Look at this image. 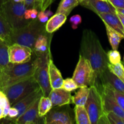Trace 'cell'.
I'll return each instance as SVG.
<instances>
[{
  "label": "cell",
  "mask_w": 124,
  "mask_h": 124,
  "mask_svg": "<svg viewBox=\"0 0 124 124\" xmlns=\"http://www.w3.org/2000/svg\"><path fill=\"white\" fill-rule=\"evenodd\" d=\"M7 42L0 39V71L9 63Z\"/></svg>",
  "instance_id": "cell-27"
},
{
  "label": "cell",
  "mask_w": 124,
  "mask_h": 124,
  "mask_svg": "<svg viewBox=\"0 0 124 124\" xmlns=\"http://www.w3.org/2000/svg\"><path fill=\"white\" fill-rule=\"evenodd\" d=\"M45 25L46 23H41L36 18L22 27L12 30L10 44L17 43L30 47L33 50L37 38L46 31Z\"/></svg>",
  "instance_id": "cell-3"
},
{
  "label": "cell",
  "mask_w": 124,
  "mask_h": 124,
  "mask_svg": "<svg viewBox=\"0 0 124 124\" xmlns=\"http://www.w3.org/2000/svg\"><path fill=\"white\" fill-rule=\"evenodd\" d=\"M108 69L110 71L116 75L124 83V66L121 62L116 64H112L109 63L108 65Z\"/></svg>",
  "instance_id": "cell-30"
},
{
  "label": "cell",
  "mask_w": 124,
  "mask_h": 124,
  "mask_svg": "<svg viewBox=\"0 0 124 124\" xmlns=\"http://www.w3.org/2000/svg\"><path fill=\"white\" fill-rule=\"evenodd\" d=\"M26 8L24 2L7 0L2 6V15L12 30L22 27L30 21L24 18Z\"/></svg>",
  "instance_id": "cell-4"
},
{
  "label": "cell",
  "mask_w": 124,
  "mask_h": 124,
  "mask_svg": "<svg viewBox=\"0 0 124 124\" xmlns=\"http://www.w3.org/2000/svg\"><path fill=\"white\" fill-rule=\"evenodd\" d=\"M89 88V93L85 107L88 113L91 124H97L98 118L105 113L103 110L102 96L96 86L91 85Z\"/></svg>",
  "instance_id": "cell-8"
},
{
  "label": "cell",
  "mask_w": 124,
  "mask_h": 124,
  "mask_svg": "<svg viewBox=\"0 0 124 124\" xmlns=\"http://www.w3.org/2000/svg\"><path fill=\"white\" fill-rule=\"evenodd\" d=\"M36 56L38 58V64L33 76L41 88L43 95L48 97L52 90L49 75V60L52 57L51 50Z\"/></svg>",
  "instance_id": "cell-6"
},
{
  "label": "cell",
  "mask_w": 124,
  "mask_h": 124,
  "mask_svg": "<svg viewBox=\"0 0 124 124\" xmlns=\"http://www.w3.org/2000/svg\"><path fill=\"white\" fill-rule=\"evenodd\" d=\"M81 17L79 15H74L71 17L69 22L71 24V27L73 29H77L78 25L81 24Z\"/></svg>",
  "instance_id": "cell-36"
},
{
  "label": "cell",
  "mask_w": 124,
  "mask_h": 124,
  "mask_svg": "<svg viewBox=\"0 0 124 124\" xmlns=\"http://www.w3.org/2000/svg\"><path fill=\"white\" fill-rule=\"evenodd\" d=\"M106 114L110 124H124V119L113 111H109Z\"/></svg>",
  "instance_id": "cell-33"
},
{
  "label": "cell",
  "mask_w": 124,
  "mask_h": 124,
  "mask_svg": "<svg viewBox=\"0 0 124 124\" xmlns=\"http://www.w3.org/2000/svg\"><path fill=\"white\" fill-rule=\"evenodd\" d=\"M18 111L16 108L13 107H11L10 108L9 111L8 115L7 117H9L7 120H9L10 122H13V121L18 117Z\"/></svg>",
  "instance_id": "cell-37"
},
{
  "label": "cell",
  "mask_w": 124,
  "mask_h": 124,
  "mask_svg": "<svg viewBox=\"0 0 124 124\" xmlns=\"http://www.w3.org/2000/svg\"><path fill=\"white\" fill-rule=\"evenodd\" d=\"M45 13L46 14V15L48 16L49 17H51L52 16V15H53V12H52V11H51L50 10H47L46 9V10L44 11Z\"/></svg>",
  "instance_id": "cell-42"
},
{
  "label": "cell",
  "mask_w": 124,
  "mask_h": 124,
  "mask_svg": "<svg viewBox=\"0 0 124 124\" xmlns=\"http://www.w3.org/2000/svg\"><path fill=\"white\" fill-rule=\"evenodd\" d=\"M54 0H25L24 6L26 8H36L38 11H45L51 6Z\"/></svg>",
  "instance_id": "cell-22"
},
{
  "label": "cell",
  "mask_w": 124,
  "mask_h": 124,
  "mask_svg": "<svg viewBox=\"0 0 124 124\" xmlns=\"http://www.w3.org/2000/svg\"><path fill=\"white\" fill-rule=\"evenodd\" d=\"M43 95V92L41 91V88H38L27 95V96L24 97V98L18 101V102L16 103L14 105L13 107L16 108L18 111V117L23 115L26 110H27L33 104L34 102L40 98L41 96ZM17 117V118H18ZM14 122V121H13Z\"/></svg>",
  "instance_id": "cell-17"
},
{
  "label": "cell",
  "mask_w": 124,
  "mask_h": 124,
  "mask_svg": "<svg viewBox=\"0 0 124 124\" xmlns=\"http://www.w3.org/2000/svg\"><path fill=\"white\" fill-rule=\"evenodd\" d=\"M40 98L36 99L23 115L16 119L13 123L17 124H44L43 117H40L38 115V103Z\"/></svg>",
  "instance_id": "cell-12"
},
{
  "label": "cell",
  "mask_w": 124,
  "mask_h": 124,
  "mask_svg": "<svg viewBox=\"0 0 124 124\" xmlns=\"http://www.w3.org/2000/svg\"><path fill=\"white\" fill-rule=\"evenodd\" d=\"M106 85L117 91L124 93V83L113 73L107 69L103 72L96 82L94 85Z\"/></svg>",
  "instance_id": "cell-13"
},
{
  "label": "cell",
  "mask_w": 124,
  "mask_h": 124,
  "mask_svg": "<svg viewBox=\"0 0 124 124\" xmlns=\"http://www.w3.org/2000/svg\"><path fill=\"white\" fill-rule=\"evenodd\" d=\"M78 1H79V4H80L81 2H83V1H85V0H78Z\"/></svg>",
  "instance_id": "cell-45"
},
{
  "label": "cell",
  "mask_w": 124,
  "mask_h": 124,
  "mask_svg": "<svg viewBox=\"0 0 124 124\" xmlns=\"http://www.w3.org/2000/svg\"><path fill=\"white\" fill-rule=\"evenodd\" d=\"M74 117L77 124H91L85 106L75 105L74 107Z\"/></svg>",
  "instance_id": "cell-23"
},
{
  "label": "cell",
  "mask_w": 124,
  "mask_h": 124,
  "mask_svg": "<svg viewBox=\"0 0 124 124\" xmlns=\"http://www.w3.org/2000/svg\"><path fill=\"white\" fill-rule=\"evenodd\" d=\"M45 124H74L75 117L68 105L53 107L43 117Z\"/></svg>",
  "instance_id": "cell-9"
},
{
  "label": "cell",
  "mask_w": 124,
  "mask_h": 124,
  "mask_svg": "<svg viewBox=\"0 0 124 124\" xmlns=\"http://www.w3.org/2000/svg\"><path fill=\"white\" fill-rule=\"evenodd\" d=\"M9 62L14 64H24L30 61L34 53L31 48L23 45L14 43L8 48Z\"/></svg>",
  "instance_id": "cell-11"
},
{
  "label": "cell",
  "mask_w": 124,
  "mask_h": 124,
  "mask_svg": "<svg viewBox=\"0 0 124 124\" xmlns=\"http://www.w3.org/2000/svg\"></svg>",
  "instance_id": "cell-48"
},
{
  "label": "cell",
  "mask_w": 124,
  "mask_h": 124,
  "mask_svg": "<svg viewBox=\"0 0 124 124\" xmlns=\"http://www.w3.org/2000/svg\"><path fill=\"white\" fill-rule=\"evenodd\" d=\"M80 54L88 59L91 64L94 73L96 82V79L108 69L109 62L107 53L102 47L96 34L92 30L85 29L83 31Z\"/></svg>",
  "instance_id": "cell-1"
},
{
  "label": "cell",
  "mask_w": 124,
  "mask_h": 124,
  "mask_svg": "<svg viewBox=\"0 0 124 124\" xmlns=\"http://www.w3.org/2000/svg\"><path fill=\"white\" fill-rule=\"evenodd\" d=\"M38 58L34 54L30 61L24 64L9 62L0 71V90L34 76Z\"/></svg>",
  "instance_id": "cell-2"
},
{
  "label": "cell",
  "mask_w": 124,
  "mask_h": 124,
  "mask_svg": "<svg viewBox=\"0 0 124 124\" xmlns=\"http://www.w3.org/2000/svg\"><path fill=\"white\" fill-rule=\"evenodd\" d=\"M108 61L110 64H116L121 62V56L117 50H112L108 51L107 53Z\"/></svg>",
  "instance_id": "cell-31"
},
{
  "label": "cell",
  "mask_w": 124,
  "mask_h": 124,
  "mask_svg": "<svg viewBox=\"0 0 124 124\" xmlns=\"http://www.w3.org/2000/svg\"><path fill=\"white\" fill-rule=\"evenodd\" d=\"M115 8H124V0H107Z\"/></svg>",
  "instance_id": "cell-38"
},
{
  "label": "cell",
  "mask_w": 124,
  "mask_h": 124,
  "mask_svg": "<svg viewBox=\"0 0 124 124\" xmlns=\"http://www.w3.org/2000/svg\"><path fill=\"white\" fill-rule=\"evenodd\" d=\"M52 108L51 101L49 97L42 95L40 98L38 103V115L40 117H44Z\"/></svg>",
  "instance_id": "cell-28"
},
{
  "label": "cell",
  "mask_w": 124,
  "mask_h": 124,
  "mask_svg": "<svg viewBox=\"0 0 124 124\" xmlns=\"http://www.w3.org/2000/svg\"><path fill=\"white\" fill-rule=\"evenodd\" d=\"M103 1H107V0H103Z\"/></svg>",
  "instance_id": "cell-46"
},
{
  "label": "cell",
  "mask_w": 124,
  "mask_h": 124,
  "mask_svg": "<svg viewBox=\"0 0 124 124\" xmlns=\"http://www.w3.org/2000/svg\"><path fill=\"white\" fill-rule=\"evenodd\" d=\"M72 79L79 88L94 85V73L92 66L89 61L80 54L73 73Z\"/></svg>",
  "instance_id": "cell-7"
},
{
  "label": "cell",
  "mask_w": 124,
  "mask_h": 124,
  "mask_svg": "<svg viewBox=\"0 0 124 124\" xmlns=\"http://www.w3.org/2000/svg\"><path fill=\"white\" fill-rule=\"evenodd\" d=\"M67 16L63 13H57L48 19L45 25L46 31L49 33H53L65 23Z\"/></svg>",
  "instance_id": "cell-20"
},
{
  "label": "cell",
  "mask_w": 124,
  "mask_h": 124,
  "mask_svg": "<svg viewBox=\"0 0 124 124\" xmlns=\"http://www.w3.org/2000/svg\"><path fill=\"white\" fill-rule=\"evenodd\" d=\"M0 39H1V38H0Z\"/></svg>",
  "instance_id": "cell-49"
},
{
  "label": "cell",
  "mask_w": 124,
  "mask_h": 124,
  "mask_svg": "<svg viewBox=\"0 0 124 124\" xmlns=\"http://www.w3.org/2000/svg\"><path fill=\"white\" fill-rule=\"evenodd\" d=\"M97 124H110L106 114L104 113L98 118Z\"/></svg>",
  "instance_id": "cell-40"
},
{
  "label": "cell",
  "mask_w": 124,
  "mask_h": 124,
  "mask_svg": "<svg viewBox=\"0 0 124 124\" xmlns=\"http://www.w3.org/2000/svg\"><path fill=\"white\" fill-rule=\"evenodd\" d=\"M80 4L85 8L91 10L97 15L105 13H116L115 7L108 1L85 0Z\"/></svg>",
  "instance_id": "cell-14"
},
{
  "label": "cell",
  "mask_w": 124,
  "mask_h": 124,
  "mask_svg": "<svg viewBox=\"0 0 124 124\" xmlns=\"http://www.w3.org/2000/svg\"><path fill=\"white\" fill-rule=\"evenodd\" d=\"M10 107L8 98L2 91L0 90V120L7 117Z\"/></svg>",
  "instance_id": "cell-29"
},
{
  "label": "cell",
  "mask_w": 124,
  "mask_h": 124,
  "mask_svg": "<svg viewBox=\"0 0 124 124\" xmlns=\"http://www.w3.org/2000/svg\"><path fill=\"white\" fill-rule=\"evenodd\" d=\"M49 75L52 89L62 88L64 79L60 70L53 63L52 57L49 60Z\"/></svg>",
  "instance_id": "cell-19"
},
{
  "label": "cell",
  "mask_w": 124,
  "mask_h": 124,
  "mask_svg": "<svg viewBox=\"0 0 124 124\" xmlns=\"http://www.w3.org/2000/svg\"><path fill=\"white\" fill-rule=\"evenodd\" d=\"M115 10H116V12H119V13H120L121 14L124 15V8H115Z\"/></svg>",
  "instance_id": "cell-44"
},
{
  "label": "cell",
  "mask_w": 124,
  "mask_h": 124,
  "mask_svg": "<svg viewBox=\"0 0 124 124\" xmlns=\"http://www.w3.org/2000/svg\"></svg>",
  "instance_id": "cell-47"
},
{
  "label": "cell",
  "mask_w": 124,
  "mask_h": 124,
  "mask_svg": "<svg viewBox=\"0 0 124 124\" xmlns=\"http://www.w3.org/2000/svg\"><path fill=\"white\" fill-rule=\"evenodd\" d=\"M97 15L103 21L104 24H107L121 33L124 36V27L123 26L120 19L117 15L116 13H99Z\"/></svg>",
  "instance_id": "cell-18"
},
{
  "label": "cell",
  "mask_w": 124,
  "mask_h": 124,
  "mask_svg": "<svg viewBox=\"0 0 124 124\" xmlns=\"http://www.w3.org/2000/svg\"><path fill=\"white\" fill-rule=\"evenodd\" d=\"M39 11L36 8H26L24 12V18L27 20H32L37 18Z\"/></svg>",
  "instance_id": "cell-34"
},
{
  "label": "cell",
  "mask_w": 124,
  "mask_h": 124,
  "mask_svg": "<svg viewBox=\"0 0 124 124\" xmlns=\"http://www.w3.org/2000/svg\"><path fill=\"white\" fill-rule=\"evenodd\" d=\"M12 29L5 19L0 14V38L10 45V35Z\"/></svg>",
  "instance_id": "cell-26"
},
{
  "label": "cell",
  "mask_w": 124,
  "mask_h": 124,
  "mask_svg": "<svg viewBox=\"0 0 124 124\" xmlns=\"http://www.w3.org/2000/svg\"><path fill=\"white\" fill-rule=\"evenodd\" d=\"M51 101L52 107L56 106H62L72 103L71 92L62 88L52 89L48 96Z\"/></svg>",
  "instance_id": "cell-15"
},
{
  "label": "cell",
  "mask_w": 124,
  "mask_h": 124,
  "mask_svg": "<svg viewBox=\"0 0 124 124\" xmlns=\"http://www.w3.org/2000/svg\"><path fill=\"white\" fill-rule=\"evenodd\" d=\"M40 88L34 76L7 87L2 90L8 98L11 107Z\"/></svg>",
  "instance_id": "cell-5"
},
{
  "label": "cell",
  "mask_w": 124,
  "mask_h": 124,
  "mask_svg": "<svg viewBox=\"0 0 124 124\" xmlns=\"http://www.w3.org/2000/svg\"><path fill=\"white\" fill-rule=\"evenodd\" d=\"M7 0H0V14L2 15V6Z\"/></svg>",
  "instance_id": "cell-43"
},
{
  "label": "cell",
  "mask_w": 124,
  "mask_h": 124,
  "mask_svg": "<svg viewBox=\"0 0 124 124\" xmlns=\"http://www.w3.org/2000/svg\"><path fill=\"white\" fill-rule=\"evenodd\" d=\"M105 25L106 31L108 40L112 47V49L117 50L120 41H122V39H124V36L107 24H105Z\"/></svg>",
  "instance_id": "cell-21"
},
{
  "label": "cell",
  "mask_w": 124,
  "mask_h": 124,
  "mask_svg": "<svg viewBox=\"0 0 124 124\" xmlns=\"http://www.w3.org/2000/svg\"><path fill=\"white\" fill-rule=\"evenodd\" d=\"M100 93L103 102V110L105 113L113 111L124 120V110L119 105L113 93V88L106 85H96Z\"/></svg>",
  "instance_id": "cell-10"
},
{
  "label": "cell",
  "mask_w": 124,
  "mask_h": 124,
  "mask_svg": "<svg viewBox=\"0 0 124 124\" xmlns=\"http://www.w3.org/2000/svg\"><path fill=\"white\" fill-rule=\"evenodd\" d=\"M37 18L39 19L40 22L43 23H46V22L48 21L49 17L46 15L44 11H39L38 13Z\"/></svg>",
  "instance_id": "cell-39"
},
{
  "label": "cell",
  "mask_w": 124,
  "mask_h": 124,
  "mask_svg": "<svg viewBox=\"0 0 124 124\" xmlns=\"http://www.w3.org/2000/svg\"><path fill=\"white\" fill-rule=\"evenodd\" d=\"M114 97L119 106L124 110V93L113 89Z\"/></svg>",
  "instance_id": "cell-35"
},
{
  "label": "cell",
  "mask_w": 124,
  "mask_h": 124,
  "mask_svg": "<svg viewBox=\"0 0 124 124\" xmlns=\"http://www.w3.org/2000/svg\"><path fill=\"white\" fill-rule=\"evenodd\" d=\"M53 33H49L45 31L41 34L35 41L33 48V53L35 55L44 54L50 51V46Z\"/></svg>",
  "instance_id": "cell-16"
},
{
  "label": "cell",
  "mask_w": 124,
  "mask_h": 124,
  "mask_svg": "<svg viewBox=\"0 0 124 124\" xmlns=\"http://www.w3.org/2000/svg\"><path fill=\"white\" fill-rule=\"evenodd\" d=\"M79 4L78 0H61L56 10V13H63L68 16L72 10Z\"/></svg>",
  "instance_id": "cell-25"
},
{
  "label": "cell",
  "mask_w": 124,
  "mask_h": 124,
  "mask_svg": "<svg viewBox=\"0 0 124 124\" xmlns=\"http://www.w3.org/2000/svg\"><path fill=\"white\" fill-rule=\"evenodd\" d=\"M116 14L117 15V16L119 17V18L120 19V21H121L122 24L123 26L124 27V15L121 14L120 13H119V12H116Z\"/></svg>",
  "instance_id": "cell-41"
},
{
  "label": "cell",
  "mask_w": 124,
  "mask_h": 124,
  "mask_svg": "<svg viewBox=\"0 0 124 124\" xmlns=\"http://www.w3.org/2000/svg\"><path fill=\"white\" fill-rule=\"evenodd\" d=\"M89 93V88L88 87H80V89L77 93L72 96V103L76 105L85 106Z\"/></svg>",
  "instance_id": "cell-24"
},
{
  "label": "cell",
  "mask_w": 124,
  "mask_h": 124,
  "mask_svg": "<svg viewBox=\"0 0 124 124\" xmlns=\"http://www.w3.org/2000/svg\"><path fill=\"white\" fill-rule=\"evenodd\" d=\"M62 88L66 90L71 92L77 89L79 87L72 78H67L63 80Z\"/></svg>",
  "instance_id": "cell-32"
}]
</instances>
